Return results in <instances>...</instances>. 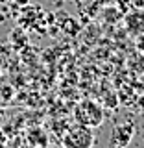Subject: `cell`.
<instances>
[{
  "label": "cell",
  "instance_id": "13",
  "mask_svg": "<svg viewBox=\"0 0 144 148\" xmlns=\"http://www.w3.org/2000/svg\"><path fill=\"white\" fill-rule=\"evenodd\" d=\"M137 106L141 109H144V96H141V98H137Z\"/></svg>",
  "mask_w": 144,
  "mask_h": 148
},
{
  "label": "cell",
  "instance_id": "7",
  "mask_svg": "<svg viewBox=\"0 0 144 148\" xmlns=\"http://www.w3.org/2000/svg\"><path fill=\"white\" fill-rule=\"evenodd\" d=\"M122 17H124V13L120 11L117 6H115V8H105L104 9V18L107 22H118Z\"/></svg>",
  "mask_w": 144,
  "mask_h": 148
},
{
  "label": "cell",
  "instance_id": "12",
  "mask_svg": "<svg viewBox=\"0 0 144 148\" xmlns=\"http://www.w3.org/2000/svg\"><path fill=\"white\" fill-rule=\"evenodd\" d=\"M137 43H139V48H141V50H144V35H141V37H139V39H137Z\"/></svg>",
  "mask_w": 144,
  "mask_h": 148
},
{
  "label": "cell",
  "instance_id": "4",
  "mask_svg": "<svg viewBox=\"0 0 144 148\" xmlns=\"http://www.w3.org/2000/svg\"><path fill=\"white\" fill-rule=\"evenodd\" d=\"M26 137H28V141H30V145L35 146V148H46V146H48V137H46V133L41 128L28 130Z\"/></svg>",
  "mask_w": 144,
  "mask_h": 148
},
{
  "label": "cell",
  "instance_id": "5",
  "mask_svg": "<svg viewBox=\"0 0 144 148\" xmlns=\"http://www.w3.org/2000/svg\"><path fill=\"white\" fill-rule=\"evenodd\" d=\"M126 24L131 32H141L144 30V11H129L126 13Z\"/></svg>",
  "mask_w": 144,
  "mask_h": 148
},
{
  "label": "cell",
  "instance_id": "18",
  "mask_svg": "<svg viewBox=\"0 0 144 148\" xmlns=\"http://www.w3.org/2000/svg\"><path fill=\"white\" fill-rule=\"evenodd\" d=\"M0 148H8V146H6V143H0Z\"/></svg>",
  "mask_w": 144,
  "mask_h": 148
},
{
  "label": "cell",
  "instance_id": "14",
  "mask_svg": "<svg viewBox=\"0 0 144 148\" xmlns=\"http://www.w3.org/2000/svg\"><path fill=\"white\" fill-rule=\"evenodd\" d=\"M4 120H6V115H4V111L0 109V126H2V124H4Z\"/></svg>",
  "mask_w": 144,
  "mask_h": 148
},
{
  "label": "cell",
  "instance_id": "9",
  "mask_svg": "<svg viewBox=\"0 0 144 148\" xmlns=\"http://www.w3.org/2000/svg\"><path fill=\"white\" fill-rule=\"evenodd\" d=\"M11 96H13V89H11L9 85H4V87H2V98H4V100H9Z\"/></svg>",
  "mask_w": 144,
  "mask_h": 148
},
{
  "label": "cell",
  "instance_id": "1",
  "mask_svg": "<svg viewBox=\"0 0 144 148\" xmlns=\"http://www.w3.org/2000/svg\"><path fill=\"white\" fill-rule=\"evenodd\" d=\"M74 115H76L78 124H83V126H89V128H98L104 122V108L94 100L80 102Z\"/></svg>",
  "mask_w": 144,
  "mask_h": 148
},
{
  "label": "cell",
  "instance_id": "10",
  "mask_svg": "<svg viewBox=\"0 0 144 148\" xmlns=\"http://www.w3.org/2000/svg\"><path fill=\"white\" fill-rule=\"evenodd\" d=\"M105 102H107V104H105L107 108H117V106H118V98L115 95H111L109 98H105Z\"/></svg>",
  "mask_w": 144,
  "mask_h": 148
},
{
  "label": "cell",
  "instance_id": "2",
  "mask_svg": "<svg viewBox=\"0 0 144 148\" xmlns=\"http://www.w3.org/2000/svg\"><path fill=\"white\" fill-rule=\"evenodd\" d=\"M94 141L96 137L92 133V128L78 124L63 135V148H92Z\"/></svg>",
  "mask_w": 144,
  "mask_h": 148
},
{
  "label": "cell",
  "instance_id": "16",
  "mask_svg": "<svg viewBox=\"0 0 144 148\" xmlns=\"http://www.w3.org/2000/svg\"><path fill=\"white\" fill-rule=\"evenodd\" d=\"M4 21H6V15H4V13H2V11H0V24H2V22H4Z\"/></svg>",
  "mask_w": 144,
  "mask_h": 148
},
{
  "label": "cell",
  "instance_id": "17",
  "mask_svg": "<svg viewBox=\"0 0 144 148\" xmlns=\"http://www.w3.org/2000/svg\"><path fill=\"white\" fill-rule=\"evenodd\" d=\"M2 4H9V2H13V0H0Z\"/></svg>",
  "mask_w": 144,
  "mask_h": 148
},
{
  "label": "cell",
  "instance_id": "6",
  "mask_svg": "<svg viewBox=\"0 0 144 148\" xmlns=\"http://www.w3.org/2000/svg\"><path fill=\"white\" fill-rule=\"evenodd\" d=\"M63 32L67 35H78L80 34V30H81V26H80V22L76 21V18H72V17H67L65 18V22H63Z\"/></svg>",
  "mask_w": 144,
  "mask_h": 148
},
{
  "label": "cell",
  "instance_id": "11",
  "mask_svg": "<svg viewBox=\"0 0 144 148\" xmlns=\"http://www.w3.org/2000/svg\"><path fill=\"white\" fill-rule=\"evenodd\" d=\"M13 2H15L17 6H20V8H26L28 4H30V0H13Z\"/></svg>",
  "mask_w": 144,
  "mask_h": 148
},
{
  "label": "cell",
  "instance_id": "15",
  "mask_svg": "<svg viewBox=\"0 0 144 148\" xmlns=\"http://www.w3.org/2000/svg\"><path fill=\"white\" fill-rule=\"evenodd\" d=\"M0 143H6V135H4L2 130H0Z\"/></svg>",
  "mask_w": 144,
  "mask_h": 148
},
{
  "label": "cell",
  "instance_id": "19",
  "mask_svg": "<svg viewBox=\"0 0 144 148\" xmlns=\"http://www.w3.org/2000/svg\"><path fill=\"white\" fill-rule=\"evenodd\" d=\"M70 2H78V0H70Z\"/></svg>",
  "mask_w": 144,
  "mask_h": 148
},
{
  "label": "cell",
  "instance_id": "3",
  "mask_svg": "<svg viewBox=\"0 0 144 148\" xmlns=\"http://www.w3.org/2000/svg\"><path fill=\"white\" fill-rule=\"evenodd\" d=\"M135 133V124L133 122H124L113 128L111 133V141H109V148H126L133 139Z\"/></svg>",
  "mask_w": 144,
  "mask_h": 148
},
{
  "label": "cell",
  "instance_id": "8",
  "mask_svg": "<svg viewBox=\"0 0 144 148\" xmlns=\"http://www.w3.org/2000/svg\"><path fill=\"white\" fill-rule=\"evenodd\" d=\"M117 8L120 9V11L126 15V13L131 11V8H133V2L131 0H117Z\"/></svg>",
  "mask_w": 144,
  "mask_h": 148
}]
</instances>
